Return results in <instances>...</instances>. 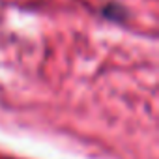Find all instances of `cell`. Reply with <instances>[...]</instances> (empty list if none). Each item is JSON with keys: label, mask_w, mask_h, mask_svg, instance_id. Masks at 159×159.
<instances>
[{"label": "cell", "mask_w": 159, "mask_h": 159, "mask_svg": "<svg viewBox=\"0 0 159 159\" xmlns=\"http://www.w3.org/2000/svg\"><path fill=\"white\" fill-rule=\"evenodd\" d=\"M103 15L107 19H112V21H124L127 17V11L122 8V6H116V4H109L107 8H103Z\"/></svg>", "instance_id": "6da1fadb"}]
</instances>
